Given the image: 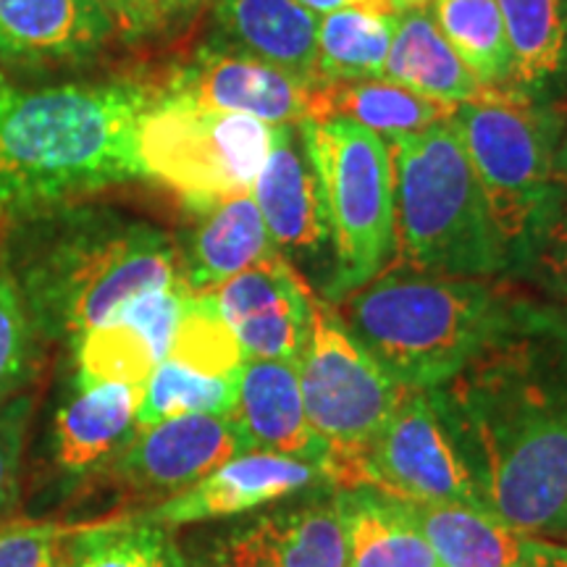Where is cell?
<instances>
[{
  "label": "cell",
  "mask_w": 567,
  "mask_h": 567,
  "mask_svg": "<svg viewBox=\"0 0 567 567\" xmlns=\"http://www.w3.org/2000/svg\"><path fill=\"white\" fill-rule=\"evenodd\" d=\"M429 0H402V9H410V6H425Z\"/></svg>",
  "instance_id": "41"
},
{
  "label": "cell",
  "mask_w": 567,
  "mask_h": 567,
  "mask_svg": "<svg viewBox=\"0 0 567 567\" xmlns=\"http://www.w3.org/2000/svg\"><path fill=\"white\" fill-rule=\"evenodd\" d=\"M396 13L342 9L318 21V82L384 76Z\"/></svg>",
  "instance_id": "28"
},
{
  "label": "cell",
  "mask_w": 567,
  "mask_h": 567,
  "mask_svg": "<svg viewBox=\"0 0 567 567\" xmlns=\"http://www.w3.org/2000/svg\"><path fill=\"white\" fill-rule=\"evenodd\" d=\"M515 287L505 279L386 266L334 305L339 321L402 389H436L476 354Z\"/></svg>",
  "instance_id": "4"
},
{
  "label": "cell",
  "mask_w": 567,
  "mask_h": 567,
  "mask_svg": "<svg viewBox=\"0 0 567 567\" xmlns=\"http://www.w3.org/2000/svg\"><path fill=\"white\" fill-rule=\"evenodd\" d=\"M252 197L276 250L323 297L334 279V234L300 124L274 126L271 151L255 179Z\"/></svg>",
  "instance_id": "13"
},
{
  "label": "cell",
  "mask_w": 567,
  "mask_h": 567,
  "mask_svg": "<svg viewBox=\"0 0 567 567\" xmlns=\"http://www.w3.org/2000/svg\"><path fill=\"white\" fill-rule=\"evenodd\" d=\"M347 567H442L408 502L373 486L337 488Z\"/></svg>",
  "instance_id": "22"
},
{
  "label": "cell",
  "mask_w": 567,
  "mask_h": 567,
  "mask_svg": "<svg viewBox=\"0 0 567 567\" xmlns=\"http://www.w3.org/2000/svg\"><path fill=\"white\" fill-rule=\"evenodd\" d=\"M563 174H565V182H567V140H565V153H563Z\"/></svg>",
  "instance_id": "42"
},
{
  "label": "cell",
  "mask_w": 567,
  "mask_h": 567,
  "mask_svg": "<svg viewBox=\"0 0 567 567\" xmlns=\"http://www.w3.org/2000/svg\"><path fill=\"white\" fill-rule=\"evenodd\" d=\"M457 105L442 103L434 97L417 95L389 80H350V82H321L316 87L313 116H342L365 126L389 142L402 134L434 130L452 118Z\"/></svg>",
  "instance_id": "25"
},
{
  "label": "cell",
  "mask_w": 567,
  "mask_h": 567,
  "mask_svg": "<svg viewBox=\"0 0 567 567\" xmlns=\"http://www.w3.org/2000/svg\"><path fill=\"white\" fill-rule=\"evenodd\" d=\"M243 452V434L229 415H182L134 431L113 463L130 492L163 502Z\"/></svg>",
  "instance_id": "17"
},
{
  "label": "cell",
  "mask_w": 567,
  "mask_h": 567,
  "mask_svg": "<svg viewBox=\"0 0 567 567\" xmlns=\"http://www.w3.org/2000/svg\"><path fill=\"white\" fill-rule=\"evenodd\" d=\"M113 21L118 45L158 51L174 45L210 11L213 0H101Z\"/></svg>",
  "instance_id": "33"
},
{
  "label": "cell",
  "mask_w": 567,
  "mask_h": 567,
  "mask_svg": "<svg viewBox=\"0 0 567 567\" xmlns=\"http://www.w3.org/2000/svg\"><path fill=\"white\" fill-rule=\"evenodd\" d=\"M316 486H334L326 465L271 452H243L182 494L158 502L153 509L142 513L140 520L161 528L200 526L252 513Z\"/></svg>",
  "instance_id": "16"
},
{
  "label": "cell",
  "mask_w": 567,
  "mask_h": 567,
  "mask_svg": "<svg viewBox=\"0 0 567 567\" xmlns=\"http://www.w3.org/2000/svg\"><path fill=\"white\" fill-rule=\"evenodd\" d=\"M137 384H76L53 421L55 465L71 476H87L124 452L137 431Z\"/></svg>",
  "instance_id": "21"
},
{
  "label": "cell",
  "mask_w": 567,
  "mask_h": 567,
  "mask_svg": "<svg viewBox=\"0 0 567 567\" xmlns=\"http://www.w3.org/2000/svg\"><path fill=\"white\" fill-rule=\"evenodd\" d=\"M239 373L205 375L163 360L142 386L137 429L182 415H229L237 405Z\"/></svg>",
  "instance_id": "29"
},
{
  "label": "cell",
  "mask_w": 567,
  "mask_h": 567,
  "mask_svg": "<svg viewBox=\"0 0 567 567\" xmlns=\"http://www.w3.org/2000/svg\"><path fill=\"white\" fill-rule=\"evenodd\" d=\"M71 347L76 358V384L118 381V384L145 386L151 373L163 363V354L151 337L124 316H113Z\"/></svg>",
  "instance_id": "30"
},
{
  "label": "cell",
  "mask_w": 567,
  "mask_h": 567,
  "mask_svg": "<svg viewBox=\"0 0 567 567\" xmlns=\"http://www.w3.org/2000/svg\"><path fill=\"white\" fill-rule=\"evenodd\" d=\"M40 339L17 287L0 271V400L19 394L30 381Z\"/></svg>",
  "instance_id": "34"
},
{
  "label": "cell",
  "mask_w": 567,
  "mask_h": 567,
  "mask_svg": "<svg viewBox=\"0 0 567 567\" xmlns=\"http://www.w3.org/2000/svg\"><path fill=\"white\" fill-rule=\"evenodd\" d=\"M118 45L101 0H0V74L55 82L90 74Z\"/></svg>",
  "instance_id": "12"
},
{
  "label": "cell",
  "mask_w": 567,
  "mask_h": 567,
  "mask_svg": "<svg viewBox=\"0 0 567 567\" xmlns=\"http://www.w3.org/2000/svg\"><path fill=\"white\" fill-rule=\"evenodd\" d=\"M0 271L45 339H76L151 289L179 287V243L151 218L76 197L0 221Z\"/></svg>",
  "instance_id": "2"
},
{
  "label": "cell",
  "mask_w": 567,
  "mask_h": 567,
  "mask_svg": "<svg viewBox=\"0 0 567 567\" xmlns=\"http://www.w3.org/2000/svg\"><path fill=\"white\" fill-rule=\"evenodd\" d=\"M365 486L413 505L455 502L488 509L434 389H402L365 457Z\"/></svg>",
  "instance_id": "11"
},
{
  "label": "cell",
  "mask_w": 567,
  "mask_h": 567,
  "mask_svg": "<svg viewBox=\"0 0 567 567\" xmlns=\"http://www.w3.org/2000/svg\"><path fill=\"white\" fill-rule=\"evenodd\" d=\"M381 80L455 105L476 103L494 90L460 61L425 6H410L394 17L392 51Z\"/></svg>",
  "instance_id": "24"
},
{
  "label": "cell",
  "mask_w": 567,
  "mask_h": 567,
  "mask_svg": "<svg viewBox=\"0 0 567 567\" xmlns=\"http://www.w3.org/2000/svg\"><path fill=\"white\" fill-rule=\"evenodd\" d=\"M184 567H347L337 486L284 496L252 513L200 523L179 547Z\"/></svg>",
  "instance_id": "10"
},
{
  "label": "cell",
  "mask_w": 567,
  "mask_h": 567,
  "mask_svg": "<svg viewBox=\"0 0 567 567\" xmlns=\"http://www.w3.org/2000/svg\"><path fill=\"white\" fill-rule=\"evenodd\" d=\"M189 216L193 221L176 243L182 281L193 295L213 292L218 284L243 274L274 250L252 193L189 208Z\"/></svg>",
  "instance_id": "20"
},
{
  "label": "cell",
  "mask_w": 567,
  "mask_h": 567,
  "mask_svg": "<svg viewBox=\"0 0 567 567\" xmlns=\"http://www.w3.org/2000/svg\"><path fill=\"white\" fill-rule=\"evenodd\" d=\"M305 413L326 444L337 488L365 486V457L402 386L347 334L334 305L318 300L313 334L297 363Z\"/></svg>",
  "instance_id": "8"
},
{
  "label": "cell",
  "mask_w": 567,
  "mask_h": 567,
  "mask_svg": "<svg viewBox=\"0 0 567 567\" xmlns=\"http://www.w3.org/2000/svg\"><path fill=\"white\" fill-rule=\"evenodd\" d=\"M274 126L239 113L161 97L140 122L137 153L147 182L179 195L184 208L252 193Z\"/></svg>",
  "instance_id": "9"
},
{
  "label": "cell",
  "mask_w": 567,
  "mask_h": 567,
  "mask_svg": "<svg viewBox=\"0 0 567 567\" xmlns=\"http://www.w3.org/2000/svg\"><path fill=\"white\" fill-rule=\"evenodd\" d=\"M439 32L481 84L509 90L513 55L496 0H429Z\"/></svg>",
  "instance_id": "27"
},
{
  "label": "cell",
  "mask_w": 567,
  "mask_h": 567,
  "mask_svg": "<svg viewBox=\"0 0 567 567\" xmlns=\"http://www.w3.org/2000/svg\"><path fill=\"white\" fill-rule=\"evenodd\" d=\"M300 132L334 234V279L321 300L339 302L384 271L394 255L392 158L379 134L350 118H305Z\"/></svg>",
  "instance_id": "7"
},
{
  "label": "cell",
  "mask_w": 567,
  "mask_h": 567,
  "mask_svg": "<svg viewBox=\"0 0 567 567\" xmlns=\"http://www.w3.org/2000/svg\"><path fill=\"white\" fill-rule=\"evenodd\" d=\"M450 124L486 197L507 279H520L567 189V103H534L509 90H492L476 103L457 105Z\"/></svg>",
  "instance_id": "6"
},
{
  "label": "cell",
  "mask_w": 567,
  "mask_h": 567,
  "mask_svg": "<svg viewBox=\"0 0 567 567\" xmlns=\"http://www.w3.org/2000/svg\"><path fill=\"white\" fill-rule=\"evenodd\" d=\"M32 396L13 394L0 400V520L19 499V471L27 429L32 417Z\"/></svg>",
  "instance_id": "37"
},
{
  "label": "cell",
  "mask_w": 567,
  "mask_h": 567,
  "mask_svg": "<svg viewBox=\"0 0 567 567\" xmlns=\"http://www.w3.org/2000/svg\"><path fill=\"white\" fill-rule=\"evenodd\" d=\"M229 417L243 434L247 452H271L318 465L329 463L326 444L305 413L297 363L245 360L239 368L237 405Z\"/></svg>",
  "instance_id": "18"
},
{
  "label": "cell",
  "mask_w": 567,
  "mask_h": 567,
  "mask_svg": "<svg viewBox=\"0 0 567 567\" xmlns=\"http://www.w3.org/2000/svg\"><path fill=\"white\" fill-rule=\"evenodd\" d=\"M153 80L158 95L168 101L239 113L268 126H297L313 116L321 84L208 42Z\"/></svg>",
  "instance_id": "14"
},
{
  "label": "cell",
  "mask_w": 567,
  "mask_h": 567,
  "mask_svg": "<svg viewBox=\"0 0 567 567\" xmlns=\"http://www.w3.org/2000/svg\"><path fill=\"white\" fill-rule=\"evenodd\" d=\"M434 394L484 505L520 534L567 544V310L515 289Z\"/></svg>",
  "instance_id": "1"
},
{
  "label": "cell",
  "mask_w": 567,
  "mask_h": 567,
  "mask_svg": "<svg viewBox=\"0 0 567 567\" xmlns=\"http://www.w3.org/2000/svg\"><path fill=\"white\" fill-rule=\"evenodd\" d=\"M408 505L442 567H520L526 534L492 509L455 502Z\"/></svg>",
  "instance_id": "26"
},
{
  "label": "cell",
  "mask_w": 567,
  "mask_h": 567,
  "mask_svg": "<svg viewBox=\"0 0 567 567\" xmlns=\"http://www.w3.org/2000/svg\"><path fill=\"white\" fill-rule=\"evenodd\" d=\"M3 82H6V80H3V74H0V84H3Z\"/></svg>",
  "instance_id": "43"
},
{
  "label": "cell",
  "mask_w": 567,
  "mask_h": 567,
  "mask_svg": "<svg viewBox=\"0 0 567 567\" xmlns=\"http://www.w3.org/2000/svg\"><path fill=\"white\" fill-rule=\"evenodd\" d=\"M394 176L392 266L507 279V258L463 142L446 122L386 142Z\"/></svg>",
  "instance_id": "5"
},
{
  "label": "cell",
  "mask_w": 567,
  "mask_h": 567,
  "mask_svg": "<svg viewBox=\"0 0 567 567\" xmlns=\"http://www.w3.org/2000/svg\"><path fill=\"white\" fill-rule=\"evenodd\" d=\"M297 3L305 6L310 13H334V11H342V9H365V11H373L371 0H297Z\"/></svg>",
  "instance_id": "39"
},
{
  "label": "cell",
  "mask_w": 567,
  "mask_h": 567,
  "mask_svg": "<svg viewBox=\"0 0 567 567\" xmlns=\"http://www.w3.org/2000/svg\"><path fill=\"white\" fill-rule=\"evenodd\" d=\"M505 19L509 92L534 103H567V0H496Z\"/></svg>",
  "instance_id": "23"
},
{
  "label": "cell",
  "mask_w": 567,
  "mask_h": 567,
  "mask_svg": "<svg viewBox=\"0 0 567 567\" xmlns=\"http://www.w3.org/2000/svg\"><path fill=\"white\" fill-rule=\"evenodd\" d=\"M153 74L0 84V221L145 179L137 134Z\"/></svg>",
  "instance_id": "3"
},
{
  "label": "cell",
  "mask_w": 567,
  "mask_h": 567,
  "mask_svg": "<svg viewBox=\"0 0 567 567\" xmlns=\"http://www.w3.org/2000/svg\"><path fill=\"white\" fill-rule=\"evenodd\" d=\"M375 13H400L402 0H371Z\"/></svg>",
  "instance_id": "40"
},
{
  "label": "cell",
  "mask_w": 567,
  "mask_h": 567,
  "mask_svg": "<svg viewBox=\"0 0 567 567\" xmlns=\"http://www.w3.org/2000/svg\"><path fill=\"white\" fill-rule=\"evenodd\" d=\"M520 279L534 284L544 300L567 310V189L544 226Z\"/></svg>",
  "instance_id": "35"
},
{
  "label": "cell",
  "mask_w": 567,
  "mask_h": 567,
  "mask_svg": "<svg viewBox=\"0 0 567 567\" xmlns=\"http://www.w3.org/2000/svg\"><path fill=\"white\" fill-rule=\"evenodd\" d=\"M69 567H184V563L168 528L132 517L82 530L71 547Z\"/></svg>",
  "instance_id": "31"
},
{
  "label": "cell",
  "mask_w": 567,
  "mask_h": 567,
  "mask_svg": "<svg viewBox=\"0 0 567 567\" xmlns=\"http://www.w3.org/2000/svg\"><path fill=\"white\" fill-rule=\"evenodd\" d=\"M168 360L205 375H234L245 365L243 347L210 292L187 297Z\"/></svg>",
  "instance_id": "32"
},
{
  "label": "cell",
  "mask_w": 567,
  "mask_h": 567,
  "mask_svg": "<svg viewBox=\"0 0 567 567\" xmlns=\"http://www.w3.org/2000/svg\"><path fill=\"white\" fill-rule=\"evenodd\" d=\"M318 19L297 0H213L208 45L318 82Z\"/></svg>",
  "instance_id": "19"
},
{
  "label": "cell",
  "mask_w": 567,
  "mask_h": 567,
  "mask_svg": "<svg viewBox=\"0 0 567 567\" xmlns=\"http://www.w3.org/2000/svg\"><path fill=\"white\" fill-rule=\"evenodd\" d=\"M69 534L59 523H0V567H61Z\"/></svg>",
  "instance_id": "36"
},
{
  "label": "cell",
  "mask_w": 567,
  "mask_h": 567,
  "mask_svg": "<svg viewBox=\"0 0 567 567\" xmlns=\"http://www.w3.org/2000/svg\"><path fill=\"white\" fill-rule=\"evenodd\" d=\"M247 360L300 363L313 334V287L276 250L210 292Z\"/></svg>",
  "instance_id": "15"
},
{
  "label": "cell",
  "mask_w": 567,
  "mask_h": 567,
  "mask_svg": "<svg viewBox=\"0 0 567 567\" xmlns=\"http://www.w3.org/2000/svg\"><path fill=\"white\" fill-rule=\"evenodd\" d=\"M520 567H567V544L526 536Z\"/></svg>",
  "instance_id": "38"
}]
</instances>
